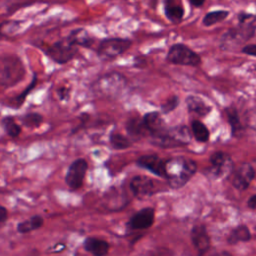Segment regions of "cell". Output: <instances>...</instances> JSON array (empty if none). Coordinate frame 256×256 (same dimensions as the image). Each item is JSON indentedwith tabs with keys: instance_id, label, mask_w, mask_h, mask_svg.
<instances>
[{
	"instance_id": "obj_1",
	"label": "cell",
	"mask_w": 256,
	"mask_h": 256,
	"mask_svg": "<svg viewBox=\"0 0 256 256\" xmlns=\"http://www.w3.org/2000/svg\"><path fill=\"white\" fill-rule=\"evenodd\" d=\"M197 171L194 160L185 156H176L166 160V180L172 189L185 186Z\"/></svg>"
},
{
	"instance_id": "obj_2",
	"label": "cell",
	"mask_w": 256,
	"mask_h": 256,
	"mask_svg": "<svg viewBox=\"0 0 256 256\" xmlns=\"http://www.w3.org/2000/svg\"><path fill=\"white\" fill-rule=\"evenodd\" d=\"M127 79L120 73L110 72L98 78L93 86V92L99 96L114 98L120 95L122 90L126 87Z\"/></svg>"
},
{
	"instance_id": "obj_3",
	"label": "cell",
	"mask_w": 256,
	"mask_h": 256,
	"mask_svg": "<svg viewBox=\"0 0 256 256\" xmlns=\"http://www.w3.org/2000/svg\"><path fill=\"white\" fill-rule=\"evenodd\" d=\"M255 29L256 27L253 22L239 23L237 27L231 28L226 31L225 34H223L220 40L221 49L229 50L248 41L251 37H253Z\"/></svg>"
},
{
	"instance_id": "obj_4",
	"label": "cell",
	"mask_w": 256,
	"mask_h": 256,
	"mask_svg": "<svg viewBox=\"0 0 256 256\" xmlns=\"http://www.w3.org/2000/svg\"><path fill=\"white\" fill-rule=\"evenodd\" d=\"M132 45L128 38H106L97 47V55L102 61H111L125 53Z\"/></svg>"
},
{
	"instance_id": "obj_5",
	"label": "cell",
	"mask_w": 256,
	"mask_h": 256,
	"mask_svg": "<svg viewBox=\"0 0 256 256\" xmlns=\"http://www.w3.org/2000/svg\"><path fill=\"white\" fill-rule=\"evenodd\" d=\"M166 59L176 65L196 67L201 64L200 55L182 43L173 44L168 50Z\"/></svg>"
},
{
	"instance_id": "obj_6",
	"label": "cell",
	"mask_w": 256,
	"mask_h": 256,
	"mask_svg": "<svg viewBox=\"0 0 256 256\" xmlns=\"http://www.w3.org/2000/svg\"><path fill=\"white\" fill-rule=\"evenodd\" d=\"M77 53V46L74 45L67 37L53 43L46 50V54L58 64H65L69 62Z\"/></svg>"
},
{
	"instance_id": "obj_7",
	"label": "cell",
	"mask_w": 256,
	"mask_h": 256,
	"mask_svg": "<svg viewBox=\"0 0 256 256\" xmlns=\"http://www.w3.org/2000/svg\"><path fill=\"white\" fill-rule=\"evenodd\" d=\"M87 169L88 163L84 158H78L69 165L65 175V183L70 190L77 191L82 187Z\"/></svg>"
},
{
	"instance_id": "obj_8",
	"label": "cell",
	"mask_w": 256,
	"mask_h": 256,
	"mask_svg": "<svg viewBox=\"0 0 256 256\" xmlns=\"http://www.w3.org/2000/svg\"><path fill=\"white\" fill-rule=\"evenodd\" d=\"M25 74V69L17 57L7 58V63L2 60L1 83L2 85H13Z\"/></svg>"
},
{
	"instance_id": "obj_9",
	"label": "cell",
	"mask_w": 256,
	"mask_h": 256,
	"mask_svg": "<svg viewBox=\"0 0 256 256\" xmlns=\"http://www.w3.org/2000/svg\"><path fill=\"white\" fill-rule=\"evenodd\" d=\"M209 161L211 172L215 177L229 176L233 171V161L230 155L223 151L214 152Z\"/></svg>"
},
{
	"instance_id": "obj_10",
	"label": "cell",
	"mask_w": 256,
	"mask_h": 256,
	"mask_svg": "<svg viewBox=\"0 0 256 256\" xmlns=\"http://www.w3.org/2000/svg\"><path fill=\"white\" fill-rule=\"evenodd\" d=\"M255 169L249 163H242L234 169L230 176L232 185L238 190H245L255 177Z\"/></svg>"
},
{
	"instance_id": "obj_11",
	"label": "cell",
	"mask_w": 256,
	"mask_h": 256,
	"mask_svg": "<svg viewBox=\"0 0 256 256\" xmlns=\"http://www.w3.org/2000/svg\"><path fill=\"white\" fill-rule=\"evenodd\" d=\"M137 166L146 169L154 175L166 179V160L156 154H146L136 160Z\"/></svg>"
},
{
	"instance_id": "obj_12",
	"label": "cell",
	"mask_w": 256,
	"mask_h": 256,
	"mask_svg": "<svg viewBox=\"0 0 256 256\" xmlns=\"http://www.w3.org/2000/svg\"><path fill=\"white\" fill-rule=\"evenodd\" d=\"M155 220V210L152 207H145L134 213L127 226L131 230H144L150 228Z\"/></svg>"
},
{
	"instance_id": "obj_13",
	"label": "cell",
	"mask_w": 256,
	"mask_h": 256,
	"mask_svg": "<svg viewBox=\"0 0 256 256\" xmlns=\"http://www.w3.org/2000/svg\"><path fill=\"white\" fill-rule=\"evenodd\" d=\"M190 239L193 247L199 256L204 255L210 249V236L207 232L205 225L196 224L192 227L190 232Z\"/></svg>"
},
{
	"instance_id": "obj_14",
	"label": "cell",
	"mask_w": 256,
	"mask_h": 256,
	"mask_svg": "<svg viewBox=\"0 0 256 256\" xmlns=\"http://www.w3.org/2000/svg\"><path fill=\"white\" fill-rule=\"evenodd\" d=\"M129 187L133 195L138 198H144L152 195L155 189L153 180L145 175L134 176L129 183Z\"/></svg>"
},
{
	"instance_id": "obj_15",
	"label": "cell",
	"mask_w": 256,
	"mask_h": 256,
	"mask_svg": "<svg viewBox=\"0 0 256 256\" xmlns=\"http://www.w3.org/2000/svg\"><path fill=\"white\" fill-rule=\"evenodd\" d=\"M142 118L148 131V134H150L151 138L160 136L168 131V128L166 127L160 112L151 111L146 113Z\"/></svg>"
},
{
	"instance_id": "obj_16",
	"label": "cell",
	"mask_w": 256,
	"mask_h": 256,
	"mask_svg": "<svg viewBox=\"0 0 256 256\" xmlns=\"http://www.w3.org/2000/svg\"><path fill=\"white\" fill-rule=\"evenodd\" d=\"M83 248L93 256H106L109 252L110 245L104 239L90 236L83 241Z\"/></svg>"
},
{
	"instance_id": "obj_17",
	"label": "cell",
	"mask_w": 256,
	"mask_h": 256,
	"mask_svg": "<svg viewBox=\"0 0 256 256\" xmlns=\"http://www.w3.org/2000/svg\"><path fill=\"white\" fill-rule=\"evenodd\" d=\"M164 12L169 21L172 23H179L183 19L184 15L181 0H165Z\"/></svg>"
},
{
	"instance_id": "obj_18",
	"label": "cell",
	"mask_w": 256,
	"mask_h": 256,
	"mask_svg": "<svg viewBox=\"0 0 256 256\" xmlns=\"http://www.w3.org/2000/svg\"><path fill=\"white\" fill-rule=\"evenodd\" d=\"M185 102H186L188 111L197 116L204 117L207 114H209L212 109L211 106H209L203 99L194 95L187 96L185 99Z\"/></svg>"
},
{
	"instance_id": "obj_19",
	"label": "cell",
	"mask_w": 256,
	"mask_h": 256,
	"mask_svg": "<svg viewBox=\"0 0 256 256\" xmlns=\"http://www.w3.org/2000/svg\"><path fill=\"white\" fill-rule=\"evenodd\" d=\"M67 38L76 46H81L84 48H91L94 44L93 37L88 33L87 30L83 28H76L70 32Z\"/></svg>"
},
{
	"instance_id": "obj_20",
	"label": "cell",
	"mask_w": 256,
	"mask_h": 256,
	"mask_svg": "<svg viewBox=\"0 0 256 256\" xmlns=\"http://www.w3.org/2000/svg\"><path fill=\"white\" fill-rule=\"evenodd\" d=\"M127 133L136 139H139L148 134L146 126L144 124L143 118L139 117H130L125 125Z\"/></svg>"
},
{
	"instance_id": "obj_21",
	"label": "cell",
	"mask_w": 256,
	"mask_h": 256,
	"mask_svg": "<svg viewBox=\"0 0 256 256\" xmlns=\"http://www.w3.org/2000/svg\"><path fill=\"white\" fill-rule=\"evenodd\" d=\"M44 224V219L41 215H33L32 217L19 222L16 226L18 233L26 234L34 230L40 229Z\"/></svg>"
},
{
	"instance_id": "obj_22",
	"label": "cell",
	"mask_w": 256,
	"mask_h": 256,
	"mask_svg": "<svg viewBox=\"0 0 256 256\" xmlns=\"http://www.w3.org/2000/svg\"><path fill=\"white\" fill-rule=\"evenodd\" d=\"M169 133L179 145L188 144L191 139V133L185 125H178L173 128H169Z\"/></svg>"
},
{
	"instance_id": "obj_23",
	"label": "cell",
	"mask_w": 256,
	"mask_h": 256,
	"mask_svg": "<svg viewBox=\"0 0 256 256\" xmlns=\"http://www.w3.org/2000/svg\"><path fill=\"white\" fill-rule=\"evenodd\" d=\"M191 132L198 142L205 143L209 140L210 132L206 125L200 120H193L191 122Z\"/></svg>"
},
{
	"instance_id": "obj_24",
	"label": "cell",
	"mask_w": 256,
	"mask_h": 256,
	"mask_svg": "<svg viewBox=\"0 0 256 256\" xmlns=\"http://www.w3.org/2000/svg\"><path fill=\"white\" fill-rule=\"evenodd\" d=\"M250 238H251V234H250V231L247 228V226L240 225V226H237L236 228H234L230 232L227 241L230 244H236L238 242L248 241Z\"/></svg>"
},
{
	"instance_id": "obj_25",
	"label": "cell",
	"mask_w": 256,
	"mask_h": 256,
	"mask_svg": "<svg viewBox=\"0 0 256 256\" xmlns=\"http://www.w3.org/2000/svg\"><path fill=\"white\" fill-rule=\"evenodd\" d=\"M1 126L5 133L11 138H16L21 133V126L15 121L12 116L3 117L1 120Z\"/></svg>"
},
{
	"instance_id": "obj_26",
	"label": "cell",
	"mask_w": 256,
	"mask_h": 256,
	"mask_svg": "<svg viewBox=\"0 0 256 256\" xmlns=\"http://www.w3.org/2000/svg\"><path fill=\"white\" fill-rule=\"evenodd\" d=\"M109 143L115 150H125L132 145L131 140L119 132H112L110 134Z\"/></svg>"
},
{
	"instance_id": "obj_27",
	"label": "cell",
	"mask_w": 256,
	"mask_h": 256,
	"mask_svg": "<svg viewBox=\"0 0 256 256\" xmlns=\"http://www.w3.org/2000/svg\"><path fill=\"white\" fill-rule=\"evenodd\" d=\"M226 114H227V118L229 121V124L231 126V130H232V134L234 136H237L239 133H241L240 131L242 130V125L240 122V118L238 115V112L235 108L233 107H229L226 109Z\"/></svg>"
},
{
	"instance_id": "obj_28",
	"label": "cell",
	"mask_w": 256,
	"mask_h": 256,
	"mask_svg": "<svg viewBox=\"0 0 256 256\" xmlns=\"http://www.w3.org/2000/svg\"><path fill=\"white\" fill-rule=\"evenodd\" d=\"M229 12L226 11V10H217V11H212V12H209L207 13L202 22L205 26H212L216 23H219L223 20H225L228 16Z\"/></svg>"
},
{
	"instance_id": "obj_29",
	"label": "cell",
	"mask_w": 256,
	"mask_h": 256,
	"mask_svg": "<svg viewBox=\"0 0 256 256\" xmlns=\"http://www.w3.org/2000/svg\"><path fill=\"white\" fill-rule=\"evenodd\" d=\"M22 124L27 128H37L39 127L43 122V116L36 112H30L21 117Z\"/></svg>"
},
{
	"instance_id": "obj_30",
	"label": "cell",
	"mask_w": 256,
	"mask_h": 256,
	"mask_svg": "<svg viewBox=\"0 0 256 256\" xmlns=\"http://www.w3.org/2000/svg\"><path fill=\"white\" fill-rule=\"evenodd\" d=\"M36 83H37V77H36V75H34V77H33V79H32V81L30 82V84L25 88V90H23L22 91V93H20L17 97H15L14 98V103H13V107H15V108H18V107H20L22 104H23V102L25 101V99H26V97H27V95L30 93V91L35 87V85H36Z\"/></svg>"
},
{
	"instance_id": "obj_31",
	"label": "cell",
	"mask_w": 256,
	"mask_h": 256,
	"mask_svg": "<svg viewBox=\"0 0 256 256\" xmlns=\"http://www.w3.org/2000/svg\"><path fill=\"white\" fill-rule=\"evenodd\" d=\"M179 97L177 95H172L171 97H169L164 103L161 104V112L164 114H168L170 112H172L173 110H175L178 105H179Z\"/></svg>"
},
{
	"instance_id": "obj_32",
	"label": "cell",
	"mask_w": 256,
	"mask_h": 256,
	"mask_svg": "<svg viewBox=\"0 0 256 256\" xmlns=\"http://www.w3.org/2000/svg\"><path fill=\"white\" fill-rule=\"evenodd\" d=\"M146 256H173V253L165 247H159L153 250H150Z\"/></svg>"
},
{
	"instance_id": "obj_33",
	"label": "cell",
	"mask_w": 256,
	"mask_h": 256,
	"mask_svg": "<svg viewBox=\"0 0 256 256\" xmlns=\"http://www.w3.org/2000/svg\"><path fill=\"white\" fill-rule=\"evenodd\" d=\"M57 96L62 101H67L70 98V89L68 87H60L56 91Z\"/></svg>"
},
{
	"instance_id": "obj_34",
	"label": "cell",
	"mask_w": 256,
	"mask_h": 256,
	"mask_svg": "<svg viewBox=\"0 0 256 256\" xmlns=\"http://www.w3.org/2000/svg\"><path fill=\"white\" fill-rule=\"evenodd\" d=\"M241 51H242L243 53L247 54V55L256 57V44H248V45H245V46H243V48H242Z\"/></svg>"
},
{
	"instance_id": "obj_35",
	"label": "cell",
	"mask_w": 256,
	"mask_h": 256,
	"mask_svg": "<svg viewBox=\"0 0 256 256\" xmlns=\"http://www.w3.org/2000/svg\"><path fill=\"white\" fill-rule=\"evenodd\" d=\"M255 16L252 15V14H248V13H239L238 14V21L239 23H247V22H250L248 20H251V19H254Z\"/></svg>"
},
{
	"instance_id": "obj_36",
	"label": "cell",
	"mask_w": 256,
	"mask_h": 256,
	"mask_svg": "<svg viewBox=\"0 0 256 256\" xmlns=\"http://www.w3.org/2000/svg\"><path fill=\"white\" fill-rule=\"evenodd\" d=\"M8 218V211L6 209L5 206H1L0 207V224L3 225Z\"/></svg>"
},
{
	"instance_id": "obj_37",
	"label": "cell",
	"mask_w": 256,
	"mask_h": 256,
	"mask_svg": "<svg viewBox=\"0 0 256 256\" xmlns=\"http://www.w3.org/2000/svg\"><path fill=\"white\" fill-rule=\"evenodd\" d=\"M248 206L252 209H256V194L251 196L248 200Z\"/></svg>"
},
{
	"instance_id": "obj_38",
	"label": "cell",
	"mask_w": 256,
	"mask_h": 256,
	"mask_svg": "<svg viewBox=\"0 0 256 256\" xmlns=\"http://www.w3.org/2000/svg\"><path fill=\"white\" fill-rule=\"evenodd\" d=\"M189 2L194 7H200V6H202L204 4L205 0H189Z\"/></svg>"
},
{
	"instance_id": "obj_39",
	"label": "cell",
	"mask_w": 256,
	"mask_h": 256,
	"mask_svg": "<svg viewBox=\"0 0 256 256\" xmlns=\"http://www.w3.org/2000/svg\"><path fill=\"white\" fill-rule=\"evenodd\" d=\"M53 251L55 252H61L63 249H65V244H63V243H58V244H56L53 248Z\"/></svg>"
},
{
	"instance_id": "obj_40",
	"label": "cell",
	"mask_w": 256,
	"mask_h": 256,
	"mask_svg": "<svg viewBox=\"0 0 256 256\" xmlns=\"http://www.w3.org/2000/svg\"><path fill=\"white\" fill-rule=\"evenodd\" d=\"M211 256H232V255H230V254H229V253H227V252H220V253L212 254Z\"/></svg>"
},
{
	"instance_id": "obj_41",
	"label": "cell",
	"mask_w": 256,
	"mask_h": 256,
	"mask_svg": "<svg viewBox=\"0 0 256 256\" xmlns=\"http://www.w3.org/2000/svg\"><path fill=\"white\" fill-rule=\"evenodd\" d=\"M29 256H37V253L36 252H33L31 255H29Z\"/></svg>"
}]
</instances>
